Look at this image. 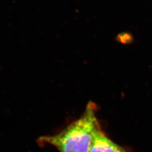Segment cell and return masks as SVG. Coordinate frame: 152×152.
Returning <instances> with one entry per match:
<instances>
[{
	"label": "cell",
	"mask_w": 152,
	"mask_h": 152,
	"mask_svg": "<svg viewBox=\"0 0 152 152\" xmlns=\"http://www.w3.org/2000/svg\"><path fill=\"white\" fill-rule=\"evenodd\" d=\"M99 129L96 106L89 103L78 120L58 134L40 137L39 142L53 146L60 152H89L94 134Z\"/></svg>",
	"instance_id": "1"
},
{
	"label": "cell",
	"mask_w": 152,
	"mask_h": 152,
	"mask_svg": "<svg viewBox=\"0 0 152 152\" xmlns=\"http://www.w3.org/2000/svg\"><path fill=\"white\" fill-rule=\"evenodd\" d=\"M89 152H127L122 147L117 145L99 129L94 134Z\"/></svg>",
	"instance_id": "2"
}]
</instances>
